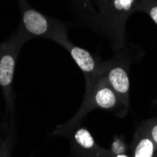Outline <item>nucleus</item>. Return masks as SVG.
<instances>
[{
  "label": "nucleus",
  "instance_id": "nucleus-1",
  "mask_svg": "<svg viewBox=\"0 0 157 157\" xmlns=\"http://www.w3.org/2000/svg\"><path fill=\"white\" fill-rule=\"evenodd\" d=\"M94 109L111 111L121 118H124L128 113L121 99L104 76L98 78L91 87L85 89L83 102L77 112L68 121L56 126L51 135L67 137L75 127L80 125L85 117Z\"/></svg>",
  "mask_w": 157,
  "mask_h": 157
},
{
  "label": "nucleus",
  "instance_id": "nucleus-2",
  "mask_svg": "<svg viewBox=\"0 0 157 157\" xmlns=\"http://www.w3.org/2000/svg\"><path fill=\"white\" fill-rule=\"evenodd\" d=\"M136 0H111L90 16L82 17L91 29L107 39L114 52H120L125 44V23L135 11Z\"/></svg>",
  "mask_w": 157,
  "mask_h": 157
},
{
  "label": "nucleus",
  "instance_id": "nucleus-3",
  "mask_svg": "<svg viewBox=\"0 0 157 157\" xmlns=\"http://www.w3.org/2000/svg\"><path fill=\"white\" fill-rule=\"evenodd\" d=\"M28 39L18 27L7 40L0 44V89L6 103V114L14 113L13 80L20 51Z\"/></svg>",
  "mask_w": 157,
  "mask_h": 157
},
{
  "label": "nucleus",
  "instance_id": "nucleus-4",
  "mask_svg": "<svg viewBox=\"0 0 157 157\" xmlns=\"http://www.w3.org/2000/svg\"><path fill=\"white\" fill-rule=\"evenodd\" d=\"M21 13L20 29L25 34L28 39L45 38L50 39L60 30L65 25L54 18L32 8L26 0H17Z\"/></svg>",
  "mask_w": 157,
  "mask_h": 157
},
{
  "label": "nucleus",
  "instance_id": "nucleus-5",
  "mask_svg": "<svg viewBox=\"0 0 157 157\" xmlns=\"http://www.w3.org/2000/svg\"><path fill=\"white\" fill-rule=\"evenodd\" d=\"M52 40L63 46L82 71L85 76V89L91 87L98 78L103 76V62L95 59L89 51L74 44L68 37L66 26L56 32Z\"/></svg>",
  "mask_w": 157,
  "mask_h": 157
},
{
  "label": "nucleus",
  "instance_id": "nucleus-6",
  "mask_svg": "<svg viewBox=\"0 0 157 157\" xmlns=\"http://www.w3.org/2000/svg\"><path fill=\"white\" fill-rule=\"evenodd\" d=\"M128 63L120 56H116L103 62V76L121 99L124 107L128 110L130 105V80Z\"/></svg>",
  "mask_w": 157,
  "mask_h": 157
},
{
  "label": "nucleus",
  "instance_id": "nucleus-7",
  "mask_svg": "<svg viewBox=\"0 0 157 157\" xmlns=\"http://www.w3.org/2000/svg\"><path fill=\"white\" fill-rule=\"evenodd\" d=\"M67 137L73 157H115L111 150L100 146L91 133L81 125L75 127Z\"/></svg>",
  "mask_w": 157,
  "mask_h": 157
},
{
  "label": "nucleus",
  "instance_id": "nucleus-8",
  "mask_svg": "<svg viewBox=\"0 0 157 157\" xmlns=\"http://www.w3.org/2000/svg\"><path fill=\"white\" fill-rule=\"evenodd\" d=\"M15 139L16 126L14 113L5 114L0 125V157H11ZM28 157H33V154Z\"/></svg>",
  "mask_w": 157,
  "mask_h": 157
},
{
  "label": "nucleus",
  "instance_id": "nucleus-9",
  "mask_svg": "<svg viewBox=\"0 0 157 157\" xmlns=\"http://www.w3.org/2000/svg\"><path fill=\"white\" fill-rule=\"evenodd\" d=\"M131 149V157H157V147L141 125L134 135Z\"/></svg>",
  "mask_w": 157,
  "mask_h": 157
},
{
  "label": "nucleus",
  "instance_id": "nucleus-10",
  "mask_svg": "<svg viewBox=\"0 0 157 157\" xmlns=\"http://www.w3.org/2000/svg\"><path fill=\"white\" fill-rule=\"evenodd\" d=\"M139 10L146 11L152 21L157 25V1L156 0H140V2H136V6L135 10Z\"/></svg>",
  "mask_w": 157,
  "mask_h": 157
},
{
  "label": "nucleus",
  "instance_id": "nucleus-11",
  "mask_svg": "<svg viewBox=\"0 0 157 157\" xmlns=\"http://www.w3.org/2000/svg\"><path fill=\"white\" fill-rule=\"evenodd\" d=\"M71 1L81 13L82 17L90 16L97 12L93 6L92 0H71Z\"/></svg>",
  "mask_w": 157,
  "mask_h": 157
},
{
  "label": "nucleus",
  "instance_id": "nucleus-12",
  "mask_svg": "<svg viewBox=\"0 0 157 157\" xmlns=\"http://www.w3.org/2000/svg\"><path fill=\"white\" fill-rule=\"evenodd\" d=\"M140 125L143 127V129L146 131L150 138L153 141V143L157 147V118L146 120Z\"/></svg>",
  "mask_w": 157,
  "mask_h": 157
},
{
  "label": "nucleus",
  "instance_id": "nucleus-13",
  "mask_svg": "<svg viewBox=\"0 0 157 157\" xmlns=\"http://www.w3.org/2000/svg\"><path fill=\"white\" fill-rule=\"evenodd\" d=\"M111 1V0H92V2L97 6L98 8V10L103 9L106 4H108L109 2Z\"/></svg>",
  "mask_w": 157,
  "mask_h": 157
}]
</instances>
